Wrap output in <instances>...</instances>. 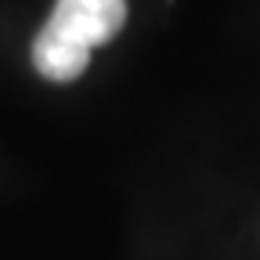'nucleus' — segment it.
Masks as SVG:
<instances>
[{
  "mask_svg": "<svg viewBox=\"0 0 260 260\" xmlns=\"http://www.w3.org/2000/svg\"><path fill=\"white\" fill-rule=\"evenodd\" d=\"M126 22V0H54L51 18L44 22V32L94 51L109 44Z\"/></svg>",
  "mask_w": 260,
  "mask_h": 260,
  "instance_id": "1",
  "label": "nucleus"
}]
</instances>
